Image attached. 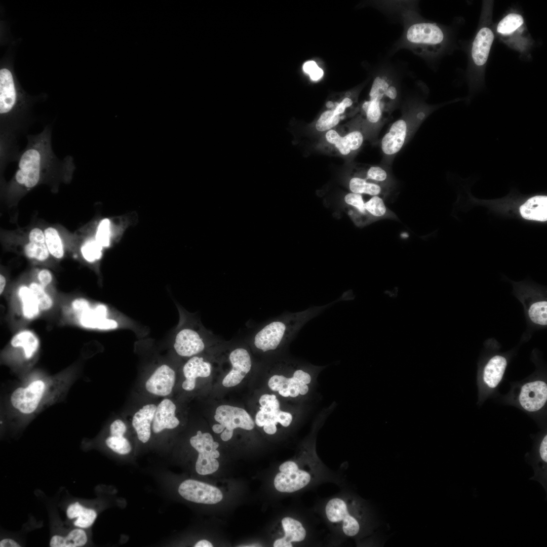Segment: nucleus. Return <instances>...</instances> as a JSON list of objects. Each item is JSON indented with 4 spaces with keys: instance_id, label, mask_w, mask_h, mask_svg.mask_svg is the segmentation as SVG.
<instances>
[{
    "instance_id": "28",
    "label": "nucleus",
    "mask_w": 547,
    "mask_h": 547,
    "mask_svg": "<svg viewBox=\"0 0 547 547\" xmlns=\"http://www.w3.org/2000/svg\"><path fill=\"white\" fill-rule=\"evenodd\" d=\"M18 296L22 303L23 316L29 320L36 317L41 309L37 298L29 287L26 286L20 287L18 290Z\"/></svg>"
},
{
    "instance_id": "53",
    "label": "nucleus",
    "mask_w": 547,
    "mask_h": 547,
    "mask_svg": "<svg viewBox=\"0 0 547 547\" xmlns=\"http://www.w3.org/2000/svg\"><path fill=\"white\" fill-rule=\"evenodd\" d=\"M6 284V278L3 275H0V294L3 292Z\"/></svg>"
},
{
    "instance_id": "49",
    "label": "nucleus",
    "mask_w": 547,
    "mask_h": 547,
    "mask_svg": "<svg viewBox=\"0 0 547 547\" xmlns=\"http://www.w3.org/2000/svg\"><path fill=\"white\" fill-rule=\"evenodd\" d=\"M40 284L43 287H46L49 285L52 280V276L51 272L47 269H43L40 270L37 276Z\"/></svg>"
},
{
    "instance_id": "8",
    "label": "nucleus",
    "mask_w": 547,
    "mask_h": 547,
    "mask_svg": "<svg viewBox=\"0 0 547 547\" xmlns=\"http://www.w3.org/2000/svg\"><path fill=\"white\" fill-rule=\"evenodd\" d=\"M72 308L77 316L80 324L84 327L100 330H109L117 327V322L107 319V310L103 304L92 308L88 301L77 298L71 304Z\"/></svg>"
},
{
    "instance_id": "22",
    "label": "nucleus",
    "mask_w": 547,
    "mask_h": 547,
    "mask_svg": "<svg viewBox=\"0 0 547 547\" xmlns=\"http://www.w3.org/2000/svg\"><path fill=\"white\" fill-rule=\"evenodd\" d=\"M494 39V33L490 28L483 27L479 30L472 48L473 60L476 65L482 66L486 63Z\"/></svg>"
},
{
    "instance_id": "42",
    "label": "nucleus",
    "mask_w": 547,
    "mask_h": 547,
    "mask_svg": "<svg viewBox=\"0 0 547 547\" xmlns=\"http://www.w3.org/2000/svg\"><path fill=\"white\" fill-rule=\"evenodd\" d=\"M96 241L102 246L107 247L110 241V222L108 219L102 220L98 227Z\"/></svg>"
},
{
    "instance_id": "24",
    "label": "nucleus",
    "mask_w": 547,
    "mask_h": 547,
    "mask_svg": "<svg viewBox=\"0 0 547 547\" xmlns=\"http://www.w3.org/2000/svg\"><path fill=\"white\" fill-rule=\"evenodd\" d=\"M522 216L528 220L545 221L547 220V197L538 195L529 199L520 207Z\"/></svg>"
},
{
    "instance_id": "44",
    "label": "nucleus",
    "mask_w": 547,
    "mask_h": 547,
    "mask_svg": "<svg viewBox=\"0 0 547 547\" xmlns=\"http://www.w3.org/2000/svg\"><path fill=\"white\" fill-rule=\"evenodd\" d=\"M344 200L347 204L355 207L361 213H366V212L364 206L365 203L360 194L348 193L345 196Z\"/></svg>"
},
{
    "instance_id": "23",
    "label": "nucleus",
    "mask_w": 547,
    "mask_h": 547,
    "mask_svg": "<svg viewBox=\"0 0 547 547\" xmlns=\"http://www.w3.org/2000/svg\"><path fill=\"white\" fill-rule=\"evenodd\" d=\"M285 532L284 536L275 541L274 547H292V542L302 541L306 536V531L301 523L291 517H285L282 520Z\"/></svg>"
},
{
    "instance_id": "35",
    "label": "nucleus",
    "mask_w": 547,
    "mask_h": 547,
    "mask_svg": "<svg viewBox=\"0 0 547 547\" xmlns=\"http://www.w3.org/2000/svg\"><path fill=\"white\" fill-rule=\"evenodd\" d=\"M44 233L46 244L49 253L57 259L61 258L64 255V249L57 230L50 227L45 229Z\"/></svg>"
},
{
    "instance_id": "50",
    "label": "nucleus",
    "mask_w": 547,
    "mask_h": 547,
    "mask_svg": "<svg viewBox=\"0 0 547 547\" xmlns=\"http://www.w3.org/2000/svg\"><path fill=\"white\" fill-rule=\"evenodd\" d=\"M353 103V100L349 97L344 98L340 103L337 104L336 107L333 109L334 114L340 115L344 112L346 108L351 106Z\"/></svg>"
},
{
    "instance_id": "36",
    "label": "nucleus",
    "mask_w": 547,
    "mask_h": 547,
    "mask_svg": "<svg viewBox=\"0 0 547 547\" xmlns=\"http://www.w3.org/2000/svg\"><path fill=\"white\" fill-rule=\"evenodd\" d=\"M107 446L116 453L125 455L131 450V445L124 436H109L106 441Z\"/></svg>"
},
{
    "instance_id": "6",
    "label": "nucleus",
    "mask_w": 547,
    "mask_h": 547,
    "mask_svg": "<svg viewBox=\"0 0 547 547\" xmlns=\"http://www.w3.org/2000/svg\"><path fill=\"white\" fill-rule=\"evenodd\" d=\"M259 410L255 416V423L262 427L268 435L275 434L277 425L280 423L284 427L289 426L292 422L291 413L280 409V402L274 394H264L259 400Z\"/></svg>"
},
{
    "instance_id": "4",
    "label": "nucleus",
    "mask_w": 547,
    "mask_h": 547,
    "mask_svg": "<svg viewBox=\"0 0 547 547\" xmlns=\"http://www.w3.org/2000/svg\"><path fill=\"white\" fill-rule=\"evenodd\" d=\"M219 337L202 327H184L176 334L173 344L175 351L182 357L190 358L204 351L209 345L222 343Z\"/></svg>"
},
{
    "instance_id": "10",
    "label": "nucleus",
    "mask_w": 547,
    "mask_h": 547,
    "mask_svg": "<svg viewBox=\"0 0 547 547\" xmlns=\"http://www.w3.org/2000/svg\"><path fill=\"white\" fill-rule=\"evenodd\" d=\"M228 359L231 368L222 380L223 385L226 387L239 384L252 367L251 355L243 345L233 347L228 354Z\"/></svg>"
},
{
    "instance_id": "40",
    "label": "nucleus",
    "mask_w": 547,
    "mask_h": 547,
    "mask_svg": "<svg viewBox=\"0 0 547 547\" xmlns=\"http://www.w3.org/2000/svg\"><path fill=\"white\" fill-rule=\"evenodd\" d=\"M102 248L96 240H90L85 243L82 247V253L86 260L93 262L101 257Z\"/></svg>"
},
{
    "instance_id": "2",
    "label": "nucleus",
    "mask_w": 547,
    "mask_h": 547,
    "mask_svg": "<svg viewBox=\"0 0 547 547\" xmlns=\"http://www.w3.org/2000/svg\"><path fill=\"white\" fill-rule=\"evenodd\" d=\"M50 134L49 129H45L38 135L29 137L14 177L18 185L26 189L33 188L45 172L64 164L52 151Z\"/></svg>"
},
{
    "instance_id": "41",
    "label": "nucleus",
    "mask_w": 547,
    "mask_h": 547,
    "mask_svg": "<svg viewBox=\"0 0 547 547\" xmlns=\"http://www.w3.org/2000/svg\"><path fill=\"white\" fill-rule=\"evenodd\" d=\"M363 136L359 131H353L342 137V143L348 154L351 151L356 150L362 145Z\"/></svg>"
},
{
    "instance_id": "17",
    "label": "nucleus",
    "mask_w": 547,
    "mask_h": 547,
    "mask_svg": "<svg viewBox=\"0 0 547 547\" xmlns=\"http://www.w3.org/2000/svg\"><path fill=\"white\" fill-rule=\"evenodd\" d=\"M211 363L203 356H194L189 358L183 365V374L185 378L182 384L183 389L191 391L194 389L197 379L209 377L212 372Z\"/></svg>"
},
{
    "instance_id": "18",
    "label": "nucleus",
    "mask_w": 547,
    "mask_h": 547,
    "mask_svg": "<svg viewBox=\"0 0 547 547\" xmlns=\"http://www.w3.org/2000/svg\"><path fill=\"white\" fill-rule=\"evenodd\" d=\"M176 406L169 399H163L157 405L152 423V431L159 434L166 429H172L180 423L176 416Z\"/></svg>"
},
{
    "instance_id": "11",
    "label": "nucleus",
    "mask_w": 547,
    "mask_h": 547,
    "mask_svg": "<svg viewBox=\"0 0 547 547\" xmlns=\"http://www.w3.org/2000/svg\"><path fill=\"white\" fill-rule=\"evenodd\" d=\"M178 492L185 499L200 503L215 504L223 497L218 488L194 480L183 481L179 487Z\"/></svg>"
},
{
    "instance_id": "15",
    "label": "nucleus",
    "mask_w": 547,
    "mask_h": 547,
    "mask_svg": "<svg viewBox=\"0 0 547 547\" xmlns=\"http://www.w3.org/2000/svg\"><path fill=\"white\" fill-rule=\"evenodd\" d=\"M547 400V385L541 380L526 383L521 389L519 401L522 407L529 412L541 409Z\"/></svg>"
},
{
    "instance_id": "27",
    "label": "nucleus",
    "mask_w": 547,
    "mask_h": 547,
    "mask_svg": "<svg viewBox=\"0 0 547 547\" xmlns=\"http://www.w3.org/2000/svg\"><path fill=\"white\" fill-rule=\"evenodd\" d=\"M66 514L69 519L77 518L74 525L83 528L90 527L97 517L94 510L85 508L78 502L70 504L67 508Z\"/></svg>"
},
{
    "instance_id": "25",
    "label": "nucleus",
    "mask_w": 547,
    "mask_h": 547,
    "mask_svg": "<svg viewBox=\"0 0 547 547\" xmlns=\"http://www.w3.org/2000/svg\"><path fill=\"white\" fill-rule=\"evenodd\" d=\"M507 364L506 358L500 355L492 357L485 365L483 379L490 388L496 387L501 380Z\"/></svg>"
},
{
    "instance_id": "20",
    "label": "nucleus",
    "mask_w": 547,
    "mask_h": 547,
    "mask_svg": "<svg viewBox=\"0 0 547 547\" xmlns=\"http://www.w3.org/2000/svg\"><path fill=\"white\" fill-rule=\"evenodd\" d=\"M310 480V475L298 468L285 473H279L275 477L274 485L280 492L291 493L304 487Z\"/></svg>"
},
{
    "instance_id": "32",
    "label": "nucleus",
    "mask_w": 547,
    "mask_h": 547,
    "mask_svg": "<svg viewBox=\"0 0 547 547\" xmlns=\"http://www.w3.org/2000/svg\"><path fill=\"white\" fill-rule=\"evenodd\" d=\"M522 15L517 13H510L506 15L498 23L497 31L504 36L512 35L519 30L524 24Z\"/></svg>"
},
{
    "instance_id": "1",
    "label": "nucleus",
    "mask_w": 547,
    "mask_h": 547,
    "mask_svg": "<svg viewBox=\"0 0 547 547\" xmlns=\"http://www.w3.org/2000/svg\"><path fill=\"white\" fill-rule=\"evenodd\" d=\"M341 300L342 297L322 306H311L298 312H284L253 328L245 337L246 341L262 353L276 351L288 344L306 323Z\"/></svg>"
},
{
    "instance_id": "37",
    "label": "nucleus",
    "mask_w": 547,
    "mask_h": 547,
    "mask_svg": "<svg viewBox=\"0 0 547 547\" xmlns=\"http://www.w3.org/2000/svg\"><path fill=\"white\" fill-rule=\"evenodd\" d=\"M340 119V115L334 114L333 109L327 110L321 115L317 121L316 129L321 132L329 130L338 124Z\"/></svg>"
},
{
    "instance_id": "29",
    "label": "nucleus",
    "mask_w": 547,
    "mask_h": 547,
    "mask_svg": "<svg viewBox=\"0 0 547 547\" xmlns=\"http://www.w3.org/2000/svg\"><path fill=\"white\" fill-rule=\"evenodd\" d=\"M14 347H22L26 358H30L37 349L39 341L36 335L31 331L23 330L15 335L11 341Z\"/></svg>"
},
{
    "instance_id": "26",
    "label": "nucleus",
    "mask_w": 547,
    "mask_h": 547,
    "mask_svg": "<svg viewBox=\"0 0 547 547\" xmlns=\"http://www.w3.org/2000/svg\"><path fill=\"white\" fill-rule=\"evenodd\" d=\"M191 446L199 453L198 456L217 458L220 454L217 448L218 443L214 441L211 435L198 431L196 435L190 439Z\"/></svg>"
},
{
    "instance_id": "34",
    "label": "nucleus",
    "mask_w": 547,
    "mask_h": 547,
    "mask_svg": "<svg viewBox=\"0 0 547 547\" xmlns=\"http://www.w3.org/2000/svg\"><path fill=\"white\" fill-rule=\"evenodd\" d=\"M364 206L366 212L376 219L396 217L395 214L386 207L383 199L378 196H373L365 203Z\"/></svg>"
},
{
    "instance_id": "52",
    "label": "nucleus",
    "mask_w": 547,
    "mask_h": 547,
    "mask_svg": "<svg viewBox=\"0 0 547 547\" xmlns=\"http://www.w3.org/2000/svg\"><path fill=\"white\" fill-rule=\"evenodd\" d=\"M195 547H212V543L208 540H202L198 541L195 545Z\"/></svg>"
},
{
    "instance_id": "5",
    "label": "nucleus",
    "mask_w": 547,
    "mask_h": 547,
    "mask_svg": "<svg viewBox=\"0 0 547 547\" xmlns=\"http://www.w3.org/2000/svg\"><path fill=\"white\" fill-rule=\"evenodd\" d=\"M293 363L290 375L275 374L268 381L269 388L285 398H297L305 395L309 390L312 377L308 370Z\"/></svg>"
},
{
    "instance_id": "31",
    "label": "nucleus",
    "mask_w": 547,
    "mask_h": 547,
    "mask_svg": "<svg viewBox=\"0 0 547 547\" xmlns=\"http://www.w3.org/2000/svg\"><path fill=\"white\" fill-rule=\"evenodd\" d=\"M349 187L352 193L367 194L371 196H379L383 192L382 185L374 182H368L366 179L353 177L349 182Z\"/></svg>"
},
{
    "instance_id": "51",
    "label": "nucleus",
    "mask_w": 547,
    "mask_h": 547,
    "mask_svg": "<svg viewBox=\"0 0 547 547\" xmlns=\"http://www.w3.org/2000/svg\"><path fill=\"white\" fill-rule=\"evenodd\" d=\"M1 547H19L20 545L17 543L15 540L10 539L6 538L0 541Z\"/></svg>"
},
{
    "instance_id": "21",
    "label": "nucleus",
    "mask_w": 547,
    "mask_h": 547,
    "mask_svg": "<svg viewBox=\"0 0 547 547\" xmlns=\"http://www.w3.org/2000/svg\"><path fill=\"white\" fill-rule=\"evenodd\" d=\"M17 100V93L11 72L8 69L0 70V113L1 116L11 112Z\"/></svg>"
},
{
    "instance_id": "54",
    "label": "nucleus",
    "mask_w": 547,
    "mask_h": 547,
    "mask_svg": "<svg viewBox=\"0 0 547 547\" xmlns=\"http://www.w3.org/2000/svg\"><path fill=\"white\" fill-rule=\"evenodd\" d=\"M326 106L328 108H331V107H333L334 106V104H333V102H332L331 101H329L327 103Z\"/></svg>"
},
{
    "instance_id": "9",
    "label": "nucleus",
    "mask_w": 547,
    "mask_h": 547,
    "mask_svg": "<svg viewBox=\"0 0 547 547\" xmlns=\"http://www.w3.org/2000/svg\"><path fill=\"white\" fill-rule=\"evenodd\" d=\"M389 87L382 83H373L369 93V100L362 105L366 118L371 124H376L381 121L384 114L390 111L395 102L388 94Z\"/></svg>"
},
{
    "instance_id": "13",
    "label": "nucleus",
    "mask_w": 547,
    "mask_h": 547,
    "mask_svg": "<svg viewBox=\"0 0 547 547\" xmlns=\"http://www.w3.org/2000/svg\"><path fill=\"white\" fill-rule=\"evenodd\" d=\"M44 389L45 384L41 380L32 382L26 388H18L11 396V403L21 412L30 413L37 407Z\"/></svg>"
},
{
    "instance_id": "45",
    "label": "nucleus",
    "mask_w": 547,
    "mask_h": 547,
    "mask_svg": "<svg viewBox=\"0 0 547 547\" xmlns=\"http://www.w3.org/2000/svg\"><path fill=\"white\" fill-rule=\"evenodd\" d=\"M304 71L308 74L310 79L313 81L319 80L323 75V71L320 68L314 61L306 62L303 66Z\"/></svg>"
},
{
    "instance_id": "16",
    "label": "nucleus",
    "mask_w": 547,
    "mask_h": 547,
    "mask_svg": "<svg viewBox=\"0 0 547 547\" xmlns=\"http://www.w3.org/2000/svg\"><path fill=\"white\" fill-rule=\"evenodd\" d=\"M328 519L337 523L342 520V529L347 536H353L359 532L360 526L357 520L350 516L345 502L341 499L334 498L328 501L325 508Z\"/></svg>"
},
{
    "instance_id": "46",
    "label": "nucleus",
    "mask_w": 547,
    "mask_h": 547,
    "mask_svg": "<svg viewBox=\"0 0 547 547\" xmlns=\"http://www.w3.org/2000/svg\"><path fill=\"white\" fill-rule=\"evenodd\" d=\"M127 431L125 423L120 419H115L110 426V436H124Z\"/></svg>"
},
{
    "instance_id": "33",
    "label": "nucleus",
    "mask_w": 547,
    "mask_h": 547,
    "mask_svg": "<svg viewBox=\"0 0 547 547\" xmlns=\"http://www.w3.org/2000/svg\"><path fill=\"white\" fill-rule=\"evenodd\" d=\"M527 305V314L533 323L541 326L547 324V302L545 299H535Z\"/></svg>"
},
{
    "instance_id": "47",
    "label": "nucleus",
    "mask_w": 547,
    "mask_h": 547,
    "mask_svg": "<svg viewBox=\"0 0 547 547\" xmlns=\"http://www.w3.org/2000/svg\"><path fill=\"white\" fill-rule=\"evenodd\" d=\"M29 240V242L46 244L45 233L38 228H34L30 231Z\"/></svg>"
},
{
    "instance_id": "30",
    "label": "nucleus",
    "mask_w": 547,
    "mask_h": 547,
    "mask_svg": "<svg viewBox=\"0 0 547 547\" xmlns=\"http://www.w3.org/2000/svg\"><path fill=\"white\" fill-rule=\"evenodd\" d=\"M87 541L85 531L80 529L72 530L66 536H53L50 540L51 547H78L84 545Z\"/></svg>"
},
{
    "instance_id": "14",
    "label": "nucleus",
    "mask_w": 547,
    "mask_h": 547,
    "mask_svg": "<svg viewBox=\"0 0 547 547\" xmlns=\"http://www.w3.org/2000/svg\"><path fill=\"white\" fill-rule=\"evenodd\" d=\"M176 380L174 370L166 364L158 367L145 382L146 390L158 397H166L172 393Z\"/></svg>"
},
{
    "instance_id": "7",
    "label": "nucleus",
    "mask_w": 547,
    "mask_h": 547,
    "mask_svg": "<svg viewBox=\"0 0 547 547\" xmlns=\"http://www.w3.org/2000/svg\"><path fill=\"white\" fill-rule=\"evenodd\" d=\"M215 420L219 422L223 429L220 437L224 441L230 440L233 430L241 428L251 430L254 427V422L244 409L229 405L218 406L215 411Z\"/></svg>"
},
{
    "instance_id": "3",
    "label": "nucleus",
    "mask_w": 547,
    "mask_h": 547,
    "mask_svg": "<svg viewBox=\"0 0 547 547\" xmlns=\"http://www.w3.org/2000/svg\"><path fill=\"white\" fill-rule=\"evenodd\" d=\"M403 44L416 54L430 56L437 53L445 42V34L435 23L424 21L404 14Z\"/></svg>"
},
{
    "instance_id": "48",
    "label": "nucleus",
    "mask_w": 547,
    "mask_h": 547,
    "mask_svg": "<svg viewBox=\"0 0 547 547\" xmlns=\"http://www.w3.org/2000/svg\"><path fill=\"white\" fill-rule=\"evenodd\" d=\"M39 307L41 310H47L53 305V300L51 296L46 292L37 298Z\"/></svg>"
},
{
    "instance_id": "38",
    "label": "nucleus",
    "mask_w": 547,
    "mask_h": 547,
    "mask_svg": "<svg viewBox=\"0 0 547 547\" xmlns=\"http://www.w3.org/2000/svg\"><path fill=\"white\" fill-rule=\"evenodd\" d=\"M24 251L29 258L43 261L46 260L49 252L46 244L29 242L25 247Z\"/></svg>"
},
{
    "instance_id": "43",
    "label": "nucleus",
    "mask_w": 547,
    "mask_h": 547,
    "mask_svg": "<svg viewBox=\"0 0 547 547\" xmlns=\"http://www.w3.org/2000/svg\"><path fill=\"white\" fill-rule=\"evenodd\" d=\"M366 179L382 185L383 182L387 180L388 174L383 168L379 166H372L367 172Z\"/></svg>"
},
{
    "instance_id": "12",
    "label": "nucleus",
    "mask_w": 547,
    "mask_h": 547,
    "mask_svg": "<svg viewBox=\"0 0 547 547\" xmlns=\"http://www.w3.org/2000/svg\"><path fill=\"white\" fill-rule=\"evenodd\" d=\"M412 115L411 114V116H404L395 121L383 136L381 148L385 155L392 157L403 147L410 133Z\"/></svg>"
},
{
    "instance_id": "39",
    "label": "nucleus",
    "mask_w": 547,
    "mask_h": 547,
    "mask_svg": "<svg viewBox=\"0 0 547 547\" xmlns=\"http://www.w3.org/2000/svg\"><path fill=\"white\" fill-rule=\"evenodd\" d=\"M219 467V462L216 458L198 457L196 464L197 472L201 475H206L216 472Z\"/></svg>"
},
{
    "instance_id": "19",
    "label": "nucleus",
    "mask_w": 547,
    "mask_h": 547,
    "mask_svg": "<svg viewBox=\"0 0 547 547\" xmlns=\"http://www.w3.org/2000/svg\"><path fill=\"white\" fill-rule=\"evenodd\" d=\"M157 405L147 404L134 413L132 418V425L138 439L142 443L149 440L152 431V423Z\"/></svg>"
}]
</instances>
